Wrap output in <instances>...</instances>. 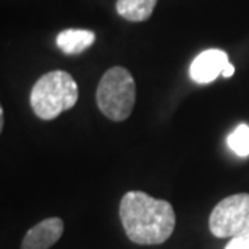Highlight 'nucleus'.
<instances>
[{"mask_svg": "<svg viewBox=\"0 0 249 249\" xmlns=\"http://www.w3.org/2000/svg\"><path fill=\"white\" fill-rule=\"evenodd\" d=\"M120 220L126 236L141 246L165 243L177 225L172 204L142 191H128L122 197Z\"/></svg>", "mask_w": 249, "mask_h": 249, "instance_id": "1", "label": "nucleus"}, {"mask_svg": "<svg viewBox=\"0 0 249 249\" xmlns=\"http://www.w3.org/2000/svg\"><path fill=\"white\" fill-rule=\"evenodd\" d=\"M79 91L74 78L67 71L55 70L37 79L31 89L29 102L36 117L49 122L76 106Z\"/></svg>", "mask_w": 249, "mask_h": 249, "instance_id": "2", "label": "nucleus"}, {"mask_svg": "<svg viewBox=\"0 0 249 249\" xmlns=\"http://www.w3.org/2000/svg\"><path fill=\"white\" fill-rule=\"evenodd\" d=\"M97 107L108 120L124 122L136 102V84L123 67H112L104 73L96 91Z\"/></svg>", "mask_w": 249, "mask_h": 249, "instance_id": "3", "label": "nucleus"}, {"mask_svg": "<svg viewBox=\"0 0 249 249\" xmlns=\"http://www.w3.org/2000/svg\"><path fill=\"white\" fill-rule=\"evenodd\" d=\"M209 230L217 238H235L249 233V194L238 193L222 199L211 212Z\"/></svg>", "mask_w": 249, "mask_h": 249, "instance_id": "4", "label": "nucleus"}, {"mask_svg": "<svg viewBox=\"0 0 249 249\" xmlns=\"http://www.w3.org/2000/svg\"><path fill=\"white\" fill-rule=\"evenodd\" d=\"M228 63V53L220 49L201 52L189 67V76L197 84H209L220 76Z\"/></svg>", "mask_w": 249, "mask_h": 249, "instance_id": "5", "label": "nucleus"}, {"mask_svg": "<svg viewBox=\"0 0 249 249\" xmlns=\"http://www.w3.org/2000/svg\"><path fill=\"white\" fill-rule=\"evenodd\" d=\"M63 220L60 217L44 218L29 228L21 241V249H49L63 235Z\"/></svg>", "mask_w": 249, "mask_h": 249, "instance_id": "6", "label": "nucleus"}, {"mask_svg": "<svg viewBox=\"0 0 249 249\" xmlns=\"http://www.w3.org/2000/svg\"><path fill=\"white\" fill-rule=\"evenodd\" d=\"M96 41V34L89 29H63L57 34V46L67 55H76L91 47Z\"/></svg>", "mask_w": 249, "mask_h": 249, "instance_id": "7", "label": "nucleus"}, {"mask_svg": "<svg viewBox=\"0 0 249 249\" xmlns=\"http://www.w3.org/2000/svg\"><path fill=\"white\" fill-rule=\"evenodd\" d=\"M157 0H117V13L126 21L141 23L152 17Z\"/></svg>", "mask_w": 249, "mask_h": 249, "instance_id": "8", "label": "nucleus"}, {"mask_svg": "<svg viewBox=\"0 0 249 249\" xmlns=\"http://www.w3.org/2000/svg\"><path fill=\"white\" fill-rule=\"evenodd\" d=\"M228 147L231 149L236 156L248 157L249 156V126L248 124H238L227 138Z\"/></svg>", "mask_w": 249, "mask_h": 249, "instance_id": "9", "label": "nucleus"}, {"mask_svg": "<svg viewBox=\"0 0 249 249\" xmlns=\"http://www.w3.org/2000/svg\"><path fill=\"white\" fill-rule=\"evenodd\" d=\"M225 249H249V233L230 238V241L227 243Z\"/></svg>", "mask_w": 249, "mask_h": 249, "instance_id": "10", "label": "nucleus"}, {"mask_svg": "<svg viewBox=\"0 0 249 249\" xmlns=\"http://www.w3.org/2000/svg\"><path fill=\"white\" fill-rule=\"evenodd\" d=\"M233 74H235V65H231L230 62H228V63H227V67L223 68L222 76H223V78H231Z\"/></svg>", "mask_w": 249, "mask_h": 249, "instance_id": "11", "label": "nucleus"}, {"mask_svg": "<svg viewBox=\"0 0 249 249\" xmlns=\"http://www.w3.org/2000/svg\"><path fill=\"white\" fill-rule=\"evenodd\" d=\"M3 123H5V112L3 108H0V129H3Z\"/></svg>", "mask_w": 249, "mask_h": 249, "instance_id": "12", "label": "nucleus"}]
</instances>
